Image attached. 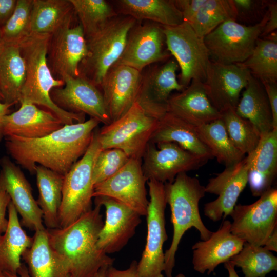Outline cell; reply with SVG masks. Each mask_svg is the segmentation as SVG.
<instances>
[{
    "mask_svg": "<svg viewBox=\"0 0 277 277\" xmlns=\"http://www.w3.org/2000/svg\"><path fill=\"white\" fill-rule=\"evenodd\" d=\"M167 204L171 210V222L173 233L169 248L164 253V271L166 277H172L175 255L185 233L194 227L199 231L202 241L208 240L212 232L203 223L199 204L205 196V186L199 180L183 172L178 174L173 182L164 184Z\"/></svg>",
    "mask_w": 277,
    "mask_h": 277,
    "instance_id": "4",
    "label": "cell"
},
{
    "mask_svg": "<svg viewBox=\"0 0 277 277\" xmlns=\"http://www.w3.org/2000/svg\"><path fill=\"white\" fill-rule=\"evenodd\" d=\"M0 277H7L5 273L0 270Z\"/></svg>",
    "mask_w": 277,
    "mask_h": 277,
    "instance_id": "55",
    "label": "cell"
},
{
    "mask_svg": "<svg viewBox=\"0 0 277 277\" xmlns=\"http://www.w3.org/2000/svg\"><path fill=\"white\" fill-rule=\"evenodd\" d=\"M150 199L146 216L147 234L141 258L137 265L140 277H164L163 245L168 239L165 211L167 205L164 184L147 181Z\"/></svg>",
    "mask_w": 277,
    "mask_h": 277,
    "instance_id": "10",
    "label": "cell"
},
{
    "mask_svg": "<svg viewBox=\"0 0 277 277\" xmlns=\"http://www.w3.org/2000/svg\"><path fill=\"white\" fill-rule=\"evenodd\" d=\"M35 173L38 190L36 202L42 211L43 223L47 229L58 228L64 176L38 164Z\"/></svg>",
    "mask_w": 277,
    "mask_h": 277,
    "instance_id": "31",
    "label": "cell"
},
{
    "mask_svg": "<svg viewBox=\"0 0 277 277\" xmlns=\"http://www.w3.org/2000/svg\"><path fill=\"white\" fill-rule=\"evenodd\" d=\"M251 75L241 63L224 64L211 61L203 84L213 107L221 113L229 109L235 110L241 92Z\"/></svg>",
    "mask_w": 277,
    "mask_h": 277,
    "instance_id": "18",
    "label": "cell"
},
{
    "mask_svg": "<svg viewBox=\"0 0 277 277\" xmlns=\"http://www.w3.org/2000/svg\"><path fill=\"white\" fill-rule=\"evenodd\" d=\"M163 29L167 49L181 69L179 83L186 88L192 81L204 83L211 60L204 37L185 22Z\"/></svg>",
    "mask_w": 277,
    "mask_h": 277,
    "instance_id": "9",
    "label": "cell"
},
{
    "mask_svg": "<svg viewBox=\"0 0 277 277\" xmlns=\"http://www.w3.org/2000/svg\"><path fill=\"white\" fill-rule=\"evenodd\" d=\"M33 243L22 255L30 277H69L51 248L47 229L35 231Z\"/></svg>",
    "mask_w": 277,
    "mask_h": 277,
    "instance_id": "32",
    "label": "cell"
},
{
    "mask_svg": "<svg viewBox=\"0 0 277 277\" xmlns=\"http://www.w3.org/2000/svg\"><path fill=\"white\" fill-rule=\"evenodd\" d=\"M98 130L96 128L94 130L85 153L64 175L58 217L59 228L68 226L92 209L93 168L96 157L102 150L97 137Z\"/></svg>",
    "mask_w": 277,
    "mask_h": 277,
    "instance_id": "6",
    "label": "cell"
},
{
    "mask_svg": "<svg viewBox=\"0 0 277 277\" xmlns=\"http://www.w3.org/2000/svg\"><path fill=\"white\" fill-rule=\"evenodd\" d=\"M262 83H277V35L259 38L250 56L241 63Z\"/></svg>",
    "mask_w": 277,
    "mask_h": 277,
    "instance_id": "36",
    "label": "cell"
},
{
    "mask_svg": "<svg viewBox=\"0 0 277 277\" xmlns=\"http://www.w3.org/2000/svg\"><path fill=\"white\" fill-rule=\"evenodd\" d=\"M10 105L0 102V142L4 137L3 134V120L5 116L10 114Z\"/></svg>",
    "mask_w": 277,
    "mask_h": 277,
    "instance_id": "50",
    "label": "cell"
},
{
    "mask_svg": "<svg viewBox=\"0 0 277 277\" xmlns=\"http://www.w3.org/2000/svg\"><path fill=\"white\" fill-rule=\"evenodd\" d=\"M248 181L254 196L271 188L277 172V129L261 134L258 145L250 154Z\"/></svg>",
    "mask_w": 277,
    "mask_h": 277,
    "instance_id": "26",
    "label": "cell"
},
{
    "mask_svg": "<svg viewBox=\"0 0 277 277\" xmlns=\"http://www.w3.org/2000/svg\"><path fill=\"white\" fill-rule=\"evenodd\" d=\"M64 85L52 89L50 96L61 109L72 113L87 114L104 125L112 122L100 88L86 78L64 75Z\"/></svg>",
    "mask_w": 277,
    "mask_h": 277,
    "instance_id": "15",
    "label": "cell"
},
{
    "mask_svg": "<svg viewBox=\"0 0 277 277\" xmlns=\"http://www.w3.org/2000/svg\"><path fill=\"white\" fill-rule=\"evenodd\" d=\"M86 38L97 32L118 15L114 7L105 0H70Z\"/></svg>",
    "mask_w": 277,
    "mask_h": 277,
    "instance_id": "39",
    "label": "cell"
},
{
    "mask_svg": "<svg viewBox=\"0 0 277 277\" xmlns=\"http://www.w3.org/2000/svg\"><path fill=\"white\" fill-rule=\"evenodd\" d=\"M115 3L118 14L131 16L137 22L147 20L164 27L184 22L174 0H118Z\"/></svg>",
    "mask_w": 277,
    "mask_h": 277,
    "instance_id": "28",
    "label": "cell"
},
{
    "mask_svg": "<svg viewBox=\"0 0 277 277\" xmlns=\"http://www.w3.org/2000/svg\"><path fill=\"white\" fill-rule=\"evenodd\" d=\"M271 107L273 128L277 129V83H263Z\"/></svg>",
    "mask_w": 277,
    "mask_h": 277,
    "instance_id": "46",
    "label": "cell"
},
{
    "mask_svg": "<svg viewBox=\"0 0 277 277\" xmlns=\"http://www.w3.org/2000/svg\"><path fill=\"white\" fill-rule=\"evenodd\" d=\"M142 160L130 158L125 165L111 177L94 187L93 197L112 198L146 216L149 200L147 197Z\"/></svg>",
    "mask_w": 277,
    "mask_h": 277,
    "instance_id": "16",
    "label": "cell"
},
{
    "mask_svg": "<svg viewBox=\"0 0 277 277\" xmlns=\"http://www.w3.org/2000/svg\"><path fill=\"white\" fill-rule=\"evenodd\" d=\"M0 189L5 190L21 217L22 225L32 231L46 229L42 211L32 195L31 186L19 167L9 157L0 159Z\"/></svg>",
    "mask_w": 277,
    "mask_h": 277,
    "instance_id": "20",
    "label": "cell"
},
{
    "mask_svg": "<svg viewBox=\"0 0 277 277\" xmlns=\"http://www.w3.org/2000/svg\"><path fill=\"white\" fill-rule=\"evenodd\" d=\"M10 201L8 194L5 190L0 189V232L2 234L7 227L8 219L6 218V213Z\"/></svg>",
    "mask_w": 277,
    "mask_h": 277,
    "instance_id": "47",
    "label": "cell"
},
{
    "mask_svg": "<svg viewBox=\"0 0 277 277\" xmlns=\"http://www.w3.org/2000/svg\"><path fill=\"white\" fill-rule=\"evenodd\" d=\"M241 268L244 277H265L277 270V258L263 246L245 242L242 250L229 261Z\"/></svg>",
    "mask_w": 277,
    "mask_h": 277,
    "instance_id": "38",
    "label": "cell"
},
{
    "mask_svg": "<svg viewBox=\"0 0 277 277\" xmlns=\"http://www.w3.org/2000/svg\"><path fill=\"white\" fill-rule=\"evenodd\" d=\"M263 247L270 251H277V228L271 233Z\"/></svg>",
    "mask_w": 277,
    "mask_h": 277,
    "instance_id": "49",
    "label": "cell"
},
{
    "mask_svg": "<svg viewBox=\"0 0 277 277\" xmlns=\"http://www.w3.org/2000/svg\"><path fill=\"white\" fill-rule=\"evenodd\" d=\"M236 17L233 0H206L188 23L199 36L204 37L223 22L236 21Z\"/></svg>",
    "mask_w": 277,
    "mask_h": 277,
    "instance_id": "37",
    "label": "cell"
},
{
    "mask_svg": "<svg viewBox=\"0 0 277 277\" xmlns=\"http://www.w3.org/2000/svg\"><path fill=\"white\" fill-rule=\"evenodd\" d=\"M102 206L64 228L47 229L49 243L69 277H93L100 268L113 265L114 259L97 246L104 224Z\"/></svg>",
    "mask_w": 277,
    "mask_h": 277,
    "instance_id": "2",
    "label": "cell"
},
{
    "mask_svg": "<svg viewBox=\"0 0 277 277\" xmlns=\"http://www.w3.org/2000/svg\"><path fill=\"white\" fill-rule=\"evenodd\" d=\"M167 111L195 127L221 118V113L212 105L205 92L203 83L192 81L180 93L170 95Z\"/></svg>",
    "mask_w": 277,
    "mask_h": 277,
    "instance_id": "25",
    "label": "cell"
},
{
    "mask_svg": "<svg viewBox=\"0 0 277 277\" xmlns=\"http://www.w3.org/2000/svg\"><path fill=\"white\" fill-rule=\"evenodd\" d=\"M5 44L0 36V56L5 48Z\"/></svg>",
    "mask_w": 277,
    "mask_h": 277,
    "instance_id": "54",
    "label": "cell"
},
{
    "mask_svg": "<svg viewBox=\"0 0 277 277\" xmlns=\"http://www.w3.org/2000/svg\"><path fill=\"white\" fill-rule=\"evenodd\" d=\"M179 65L175 59L149 69L144 74L137 102L146 112L159 119L167 112V103L171 93L185 88L176 78Z\"/></svg>",
    "mask_w": 277,
    "mask_h": 277,
    "instance_id": "21",
    "label": "cell"
},
{
    "mask_svg": "<svg viewBox=\"0 0 277 277\" xmlns=\"http://www.w3.org/2000/svg\"><path fill=\"white\" fill-rule=\"evenodd\" d=\"M33 0H17L15 10L0 29L5 45H19L31 34V13Z\"/></svg>",
    "mask_w": 277,
    "mask_h": 277,
    "instance_id": "41",
    "label": "cell"
},
{
    "mask_svg": "<svg viewBox=\"0 0 277 277\" xmlns=\"http://www.w3.org/2000/svg\"><path fill=\"white\" fill-rule=\"evenodd\" d=\"M64 125L50 111L42 110L34 104L21 103L17 111L4 116L3 134L4 137L16 135L38 138L58 130Z\"/></svg>",
    "mask_w": 277,
    "mask_h": 277,
    "instance_id": "24",
    "label": "cell"
},
{
    "mask_svg": "<svg viewBox=\"0 0 277 277\" xmlns=\"http://www.w3.org/2000/svg\"><path fill=\"white\" fill-rule=\"evenodd\" d=\"M231 222L224 221L220 228L206 241L195 243L192 247V265L196 272L209 274L221 263H225L238 254L245 242L232 234Z\"/></svg>",
    "mask_w": 277,
    "mask_h": 277,
    "instance_id": "23",
    "label": "cell"
},
{
    "mask_svg": "<svg viewBox=\"0 0 277 277\" xmlns=\"http://www.w3.org/2000/svg\"><path fill=\"white\" fill-rule=\"evenodd\" d=\"M268 10L258 23L246 25L235 20L225 21L204 37L210 60L224 64H239L252 54L267 21Z\"/></svg>",
    "mask_w": 277,
    "mask_h": 277,
    "instance_id": "8",
    "label": "cell"
},
{
    "mask_svg": "<svg viewBox=\"0 0 277 277\" xmlns=\"http://www.w3.org/2000/svg\"><path fill=\"white\" fill-rule=\"evenodd\" d=\"M26 76L24 59L18 45H5L0 56V91L3 103L18 102Z\"/></svg>",
    "mask_w": 277,
    "mask_h": 277,
    "instance_id": "33",
    "label": "cell"
},
{
    "mask_svg": "<svg viewBox=\"0 0 277 277\" xmlns=\"http://www.w3.org/2000/svg\"><path fill=\"white\" fill-rule=\"evenodd\" d=\"M108 267L107 266L102 267L93 277H106V271Z\"/></svg>",
    "mask_w": 277,
    "mask_h": 277,
    "instance_id": "53",
    "label": "cell"
},
{
    "mask_svg": "<svg viewBox=\"0 0 277 277\" xmlns=\"http://www.w3.org/2000/svg\"><path fill=\"white\" fill-rule=\"evenodd\" d=\"M158 121L136 102L121 117L98 129L101 148L118 149L130 158L142 160Z\"/></svg>",
    "mask_w": 277,
    "mask_h": 277,
    "instance_id": "7",
    "label": "cell"
},
{
    "mask_svg": "<svg viewBox=\"0 0 277 277\" xmlns=\"http://www.w3.org/2000/svg\"><path fill=\"white\" fill-rule=\"evenodd\" d=\"M136 21L118 14L86 38L87 52L79 66L80 76L99 88L105 75L121 57L130 30Z\"/></svg>",
    "mask_w": 277,
    "mask_h": 277,
    "instance_id": "5",
    "label": "cell"
},
{
    "mask_svg": "<svg viewBox=\"0 0 277 277\" xmlns=\"http://www.w3.org/2000/svg\"><path fill=\"white\" fill-rule=\"evenodd\" d=\"M233 2L236 11V21L238 19L243 21H250L258 16L262 18L264 15L261 13H266L262 10L267 8V1L233 0Z\"/></svg>",
    "mask_w": 277,
    "mask_h": 277,
    "instance_id": "43",
    "label": "cell"
},
{
    "mask_svg": "<svg viewBox=\"0 0 277 277\" xmlns=\"http://www.w3.org/2000/svg\"><path fill=\"white\" fill-rule=\"evenodd\" d=\"M7 210V227L0 235V270L17 274L22 265V255L32 245L33 238L28 235L23 229L18 213L11 201Z\"/></svg>",
    "mask_w": 277,
    "mask_h": 277,
    "instance_id": "29",
    "label": "cell"
},
{
    "mask_svg": "<svg viewBox=\"0 0 277 277\" xmlns=\"http://www.w3.org/2000/svg\"><path fill=\"white\" fill-rule=\"evenodd\" d=\"M208 160L175 143L149 142L142 159V167L147 181L170 183L180 173L197 169Z\"/></svg>",
    "mask_w": 277,
    "mask_h": 277,
    "instance_id": "12",
    "label": "cell"
},
{
    "mask_svg": "<svg viewBox=\"0 0 277 277\" xmlns=\"http://www.w3.org/2000/svg\"><path fill=\"white\" fill-rule=\"evenodd\" d=\"M142 72L124 65H114L99 88L112 122L123 115L137 101Z\"/></svg>",
    "mask_w": 277,
    "mask_h": 277,
    "instance_id": "22",
    "label": "cell"
},
{
    "mask_svg": "<svg viewBox=\"0 0 277 277\" xmlns=\"http://www.w3.org/2000/svg\"><path fill=\"white\" fill-rule=\"evenodd\" d=\"M70 0H33L31 34L51 35L73 17Z\"/></svg>",
    "mask_w": 277,
    "mask_h": 277,
    "instance_id": "34",
    "label": "cell"
},
{
    "mask_svg": "<svg viewBox=\"0 0 277 277\" xmlns=\"http://www.w3.org/2000/svg\"><path fill=\"white\" fill-rule=\"evenodd\" d=\"M206 0H174L182 14L183 21L189 23Z\"/></svg>",
    "mask_w": 277,
    "mask_h": 277,
    "instance_id": "44",
    "label": "cell"
},
{
    "mask_svg": "<svg viewBox=\"0 0 277 277\" xmlns=\"http://www.w3.org/2000/svg\"><path fill=\"white\" fill-rule=\"evenodd\" d=\"M130 157L116 148L102 149L94 162L92 181L94 186L112 176L122 169Z\"/></svg>",
    "mask_w": 277,
    "mask_h": 277,
    "instance_id": "42",
    "label": "cell"
},
{
    "mask_svg": "<svg viewBox=\"0 0 277 277\" xmlns=\"http://www.w3.org/2000/svg\"><path fill=\"white\" fill-rule=\"evenodd\" d=\"M149 142L154 144L173 142L195 154L209 160L213 158L199 138L195 126L167 111L159 119Z\"/></svg>",
    "mask_w": 277,
    "mask_h": 277,
    "instance_id": "27",
    "label": "cell"
},
{
    "mask_svg": "<svg viewBox=\"0 0 277 277\" xmlns=\"http://www.w3.org/2000/svg\"><path fill=\"white\" fill-rule=\"evenodd\" d=\"M195 129L199 138L213 157L226 167L237 163L245 157L231 142L221 118L195 127Z\"/></svg>",
    "mask_w": 277,
    "mask_h": 277,
    "instance_id": "35",
    "label": "cell"
},
{
    "mask_svg": "<svg viewBox=\"0 0 277 277\" xmlns=\"http://www.w3.org/2000/svg\"><path fill=\"white\" fill-rule=\"evenodd\" d=\"M94 198V204L104 206L106 213L98 235L97 248L107 254L118 252L135 234L141 223V215L112 198L105 196Z\"/></svg>",
    "mask_w": 277,
    "mask_h": 277,
    "instance_id": "19",
    "label": "cell"
},
{
    "mask_svg": "<svg viewBox=\"0 0 277 277\" xmlns=\"http://www.w3.org/2000/svg\"><path fill=\"white\" fill-rule=\"evenodd\" d=\"M100 124L90 117L82 123L64 125L41 138L10 135L5 137V147L15 162L31 174H35L38 164L64 176L85 153Z\"/></svg>",
    "mask_w": 277,
    "mask_h": 277,
    "instance_id": "1",
    "label": "cell"
},
{
    "mask_svg": "<svg viewBox=\"0 0 277 277\" xmlns=\"http://www.w3.org/2000/svg\"><path fill=\"white\" fill-rule=\"evenodd\" d=\"M0 102H3V95H2V93H1V91H0Z\"/></svg>",
    "mask_w": 277,
    "mask_h": 277,
    "instance_id": "57",
    "label": "cell"
},
{
    "mask_svg": "<svg viewBox=\"0 0 277 277\" xmlns=\"http://www.w3.org/2000/svg\"><path fill=\"white\" fill-rule=\"evenodd\" d=\"M230 216L232 234L251 245L264 246L277 228V189L271 187L252 204L236 205Z\"/></svg>",
    "mask_w": 277,
    "mask_h": 277,
    "instance_id": "11",
    "label": "cell"
},
{
    "mask_svg": "<svg viewBox=\"0 0 277 277\" xmlns=\"http://www.w3.org/2000/svg\"><path fill=\"white\" fill-rule=\"evenodd\" d=\"M2 233L0 232V235L2 234Z\"/></svg>",
    "mask_w": 277,
    "mask_h": 277,
    "instance_id": "58",
    "label": "cell"
},
{
    "mask_svg": "<svg viewBox=\"0 0 277 277\" xmlns=\"http://www.w3.org/2000/svg\"><path fill=\"white\" fill-rule=\"evenodd\" d=\"M235 108L240 116L249 120L261 134L271 131L272 115L263 83L251 75Z\"/></svg>",
    "mask_w": 277,
    "mask_h": 277,
    "instance_id": "30",
    "label": "cell"
},
{
    "mask_svg": "<svg viewBox=\"0 0 277 277\" xmlns=\"http://www.w3.org/2000/svg\"><path fill=\"white\" fill-rule=\"evenodd\" d=\"M224 264L225 268L228 271L229 277H239L235 271V267L229 261Z\"/></svg>",
    "mask_w": 277,
    "mask_h": 277,
    "instance_id": "52",
    "label": "cell"
},
{
    "mask_svg": "<svg viewBox=\"0 0 277 277\" xmlns=\"http://www.w3.org/2000/svg\"><path fill=\"white\" fill-rule=\"evenodd\" d=\"M228 135L233 145L243 154L251 153L256 147L261 134L249 120L239 115L235 109L221 113Z\"/></svg>",
    "mask_w": 277,
    "mask_h": 277,
    "instance_id": "40",
    "label": "cell"
},
{
    "mask_svg": "<svg viewBox=\"0 0 277 277\" xmlns=\"http://www.w3.org/2000/svg\"><path fill=\"white\" fill-rule=\"evenodd\" d=\"M17 0H0V25L3 26L13 14Z\"/></svg>",
    "mask_w": 277,
    "mask_h": 277,
    "instance_id": "48",
    "label": "cell"
},
{
    "mask_svg": "<svg viewBox=\"0 0 277 277\" xmlns=\"http://www.w3.org/2000/svg\"><path fill=\"white\" fill-rule=\"evenodd\" d=\"M268 16L260 38L266 36L269 34L276 31L277 28V3L276 1H269L267 4Z\"/></svg>",
    "mask_w": 277,
    "mask_h": 277,
    "instance_id": "45",
    "label": "cell"
},
{
    "mask_svg": "<svg viewBox=\"0 0 277 277\" xmlns=\"http://www.w3.org/2000/svg\"><path fill=\"white\" fill-rule=\"evenodd\" d=\"M249 168V158L247 155L209 180L205 186L206 193L218 196L205 204L204 213L206 217L216 222L230 215L248 183Z\"/></svg>",
    "mask_w": 277,
    "mask_h": 277,
    "instance_id": "17",
    "label": "cell"
},
{
    "mask_svg": "<svg viewBox=\"0 0 277 277\" xmlns=\"http://www.w3.org/2000/svg\"><path fill=\"white\" fill-rule=\"evenodd\" d=\"M4 273L7 277H30L27 267L24 263H22V265L17 271V274H13L6 272Z\"/></svg>",
    "mask_w": 277,
    "mask_h": 277,
    "instance_id": "51",
    "label": "cell"
},
{
    "mask_svg": "<svg viewBox=\"0 0 277 277\" xmlns=\"http://www.w3.org/2000/svg\"><path fill=\"white\" fill-rule=\"evenodd\" d=\"M165 44L163 26L150 21H136L130 30L123 52L115 64L128 66L142 72L146 66L169 58L171 54L165 48Z\"/></svg>",
    "mask_w": 277,
    "mask_h": 277,
    "instance_id": "14",
    "label": "cell"
},
{
    "mask_svg": "<svg viewBox=\"0 0 277 277\" xmlns=\"http://www.w3.org/2000/svg\"><path fill=\"white\" fill-rule=\"evenodd\" d=\"M50 35L31 34L19 45L26 68V80L19 102L40 105L47 108L64 124L70 125L85 121L86 115L66 111L52 100V89L62 87L64 83L53 75L47 62V50Z\"/></svg>",
    "mask_w": 277,
    "mask_h": 277,
    "instance_id": "3",
    "label": "cell"
},
{
    "mask_svg": "<svg viewBox=\"0 0 277 277\" xmlns=\"http://www.w3.org/2000/svg\"><path fill=\"white\" fill-rule=\"evenodd\" d=\"M70 19L50 35L47 50L49 68L57 79L64 75L80 76L79 66L87 52L82 26H72Z\"/></svg>",
    "mask_w": 277,
    "mask_h": 277,
    "instance_id": "13",
    "label": "cell"
},
{
    "mask_svg": "<svg viewBox=\"0 0 277 277\" xmlns=\"http://www.w3.org/2000/svg\"><path fill=\"white\" fill-rule=\"evenodd\" d=\"M175 277H186L185 275L183 273H179Z\"/></svg>",
    "mask_w": 277,
    "mask_h": 277,
    "instance_id": "56",
    "label": "cell"
}]
</instances>
